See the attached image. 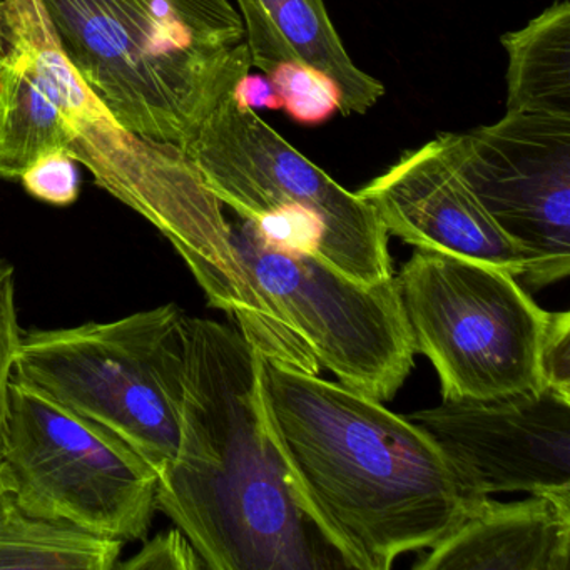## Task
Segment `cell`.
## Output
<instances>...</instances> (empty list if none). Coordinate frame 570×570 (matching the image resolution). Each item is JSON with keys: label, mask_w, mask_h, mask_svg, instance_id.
I'll use <instances>...</instances> for the list:
<instances>
[{"label": "cell", "mask_w": 570, "mask_h": 570, "mask_svg": "<svg viewBox=\"0 0 570 570\" xmlns=\"http://www.w3.org/2000/svg\"><path fill=\"white\" fill-rule=\"evenodd\" d=\"M66 58L122 128L183 146L252 71L228 0H41Z\"/></svg>", "instance_id": "3957f363"}, {"label": "cell", "mask_w": 570, "mask_h": 570, "mask_svg": "<svg viewBox=\"0 0 570 570\" xmlns=\"http://www.w3.org/2000/svg\"><path fill=\"white\" fill-rule=\"evenodd\" d=\"M389 235L430 252L489 263L522 276L525 255L507 238L446 156L439 138L406 151L356 191Z\"/></svg>", "instance_id": "7c38bea8"}, {"label": "cell", "mask_w": 570, "mask_h": 570, "mask_svg": "<svg viewBox=\"0 0 570 570\" xmlns=\"http://www.w3.org/2000/svg\"><path fill=\"white\" fill-rule=\"evenodd\" d=\"M570 493L520 502L487 499L415 570H569Z\"/></svg>", "instance_id": "4fadbf2b"}, {"label": "cell", "mask_w": 570, "mask_h": 570, "mask_svg": "<svg viewBox=\"0 0 570 570\" xmlns=\"http://www.w3.org/2000/svg\"><path fill=\"white\" fill-rule=\"evenodd\" d=\"M236 95H238L242 105L253 109V111H256V109H272V111L283 109L278 91H276L275 86L272 85V81L265 75L246 76L245 79L239 81Z\"/></svg>", "instance_id": "7402d4cb"}, {"label": "cell", "mask_w": 570, "mask_h": 570, "mask_svg": "<svg viewBox=\"0 0 570 570\" xmlns=\"http://www.w3.org/2000/svg\"><path fill=\"white\" fill-rule=\"evenodd\" d=\"M122 546L68 520L28 512L9 490L0 497V570H111Z\"/></svg>", "instance_id": "2e32d148"}, {"label": "cell", "mask_w": 570, "mask_h": 570, "mask_svg": "<svg viewBox=\"0 0 570 570\" xmlns=\"http://www.w3.org/2000/svg\"><path fill=\"white\" fill-rule=\"evenodd\" d=\"M0 460L9 492L28 512L122 542L151 529L156 470L125 440L18 376L9 383Z\"/></svg>", "instance_id": "52a82bcc"}, {"label": "cell", "mask_w": 570, "mask_h": 570, "mask_svg": "<svg viewBox=\"0 0 570 570\" xmlns=\"http://www.w3.org/2000/svg\"><path fill=\"white\" fill-rule=\"evenodd\" d=\"M186 315L176 303L22 336L14 376L125 440L156 473L178 446Z\"/></svg>", "instance_id": "5b68a950"}, {"label": "cell", "mask_w": 570, "mask_h": 570, "mask_svg": "<svg viewBox=\"0 0 570 570\" xmlns=\"http://www.w3.org/2000/svg\"><path fill=\"white\" fill-rule=\"evenodd\" d=\"M238 85L223 92L181 148L206 188L239 218L355 282L392 278L389 233L373 206L242 105Z\"/></svg>", "instance_id": "277c9868"}, {"label": "cell", "mask_w": 570, "mask_h": 570, "mask_svg": "<svg viewBox=\"0 0 570 570\" xmlns=\"http://www.w3.org/2000/svg\"><path fill=\"white\" fill-rule=\"evenodd\" d=\"M21 338L16 303V268L11 263L0 259V435L4 429L9 383L14 376Z\"/></svg>", "instance_id": "d6986e66"}, {"label": "cell", "mask_w": 570, "mask_h": 570, "mask_svg": "<svg viewBox=\"0 0 570 570\" xmlns=\"http://www.w3.org/2000/svg\"><path fill=\"white\" fill-rule=\"evenodd\" d=\"M483 495L570 493V399L550 389L489 400H443L406 415Z\"/></svg>", "instance_id": "30bf717a"}, {"label": "cell", "mask_w": 570, "mask_h": 570, "mask_svg": "<svg viewBox=\"0 0 570 570\" xmlns=\"http://www.w3.org/2000/svg\"><path fill=\"white\" fill-rule=\"evenodd\" d=\"M156 507L206 569L345 567L293 500L263 426L258 352L215 320L186 316L178 446L158 472Z\"/></svg>", "instance_id": "7a4b0ae2"}, {"label": "cell", "mask_w": 570, "mask_h": 570, "mask_svg": "<svg viewBox=\"0 0 570 570\" xmlns=\"http://www.w3.org/2000/svg\"><path fill=\"white\" fill-rule=\"evenodd\" d=\"M452 165L507 238L525 255L522 286L570 273V119L505 112L493 125L442 132Z\"/></svg>", "instance_id": "9c48e42d"}, {"label": "cell", "mask_w": 570, "mask_h": 570, "mask_svg": "<svg viewBox=\"0 0 570 570\" xmlns=\"http://www.w3.org/2000/svg\"><path fill=\"white\" fill-rule=\"evenodd\" d=\"M21 183L32 198L58 208L75 205L81 195L78 163L66 153H49L32 163Z\"/></svg>", "instance_id": "ac0fdd59"}, {"label": "cell", "mask_w": 570, "mask_h": 570, "mask_svg": "<svg viewBox=\"0 0 570 570\" xmlns=\"http://www.w3.org/2000/svg\"><path fill=\"white\" fill-rule=\"evenodd\" d=\"M259 409L303 515L346 569L435 547L490 497L406 416L258 353Z\"/></svg>", "instance_id": "6da1fadb"}, {"label": "cell", "mask_w": 570, "mask_h": 570, "mask_svg": "<svg viewBox=\"0 0 570 570\" xmlns=\"http://www.w3.org/2000/svg\"><path fill=\"white\" fill-rule=\"evenodd\" d=\"M232 239L256 292L320 366L363 395L393 399L416 353L396 276L363 285L249 219L232 225Z\"/></svg>", "instance_id": "ba28073f"}, {"label": "cell", "mask_w": 570, "mask_h": 570, "mask_svg": "<svg viewBox=\"0 0 570 570\" xmlns=\"http://www.w3.org/2000/svg\"><path fill=\"white\" fill-rule=\"evenodd\" d=\"M6 490H8V482H6L4 463L0 460V497L4 495Z\"/></svg>", "instance_id": "cb8c5ba5"}, {"label": "cell", "mask_w": 570, "mask_h": 570, "mask_svg": "<svg viewBox=\"0 0 570 570\" xmlns=\"http://www.w3.org/2000/svg\"><path fill=\"white\" fill-rule=\"evenodd\" d=\"M6 51L4 0H0V55Z\"/></svg>", "instance_id": "603a6c76"}, {"label": "cell", "mask_w": 570, "mask_h": 570, "mask_svg": "<svg viewBox=\"0 0 570 570\" xmlns=\"http://www.w3.org/2000/svg\"><path fill=\"white\" fill-rule=\"evenodd\" d=\"M266 78L278 91L283 109L299 125H322L338 111L335 86L312 69L283 65Z\"/></svg>", "instance_id": "e0dca14e"}, {"label": "cell", "mask_w": 570, "mask_h": 570, "mask_svg": "<svg viewBox=\"0 0 570 570\" xmlns=\"http://www.w3.org/2000/svg\"><path fill=\"white\" fill-rule=\"evenodd\" d=\"M505 112L570 119V2H553L523 28L502 36Z\"/></svg>", "instance_id": "9a60e30c"}, {"label": "cell", "mask_w": 570, "mask_h": 570, "mask_svg": "<svg viewBox=\"0 0 570 570\" xmlns=\"http://www.w3.org/2000/svg\"><path fill=\"white\" fill-rule=\"evenodd\" d=\"M415 352L439 373L443 400L546 389L540 370L550 312L489 263L416 248L396 276Z\"/></svg>", "instance_id": "8992f818"}, {"label": "cell", "mask_w": 570, "mask_h": 570, "mask_svg": "<svg viewBox=\"0 0 570 570\" xmlns=\"http://www.w3.org/2000/svg\"><path fill=\"white\" fill-rule=\"evenodd\" d=\"M252 69L268 76L298 65L325 76L338 92V111L366 115L385 96V86L350 58L325 0H236Z\"/></svg>", "instance_id": "5bb4252c"}, {"label": "cell", "mask_w": 570, "mask_h": 570, "mask_svg": "<svg viewBox=\"0 0 570 570\" xmlns=\"http://www.w3.org/2000/svg\"><path fill=\"white\" fill-rule=\"evenodd\" d=\"M125 570H198L206 569L199 553L179 529L159 533L145 543L136 556L116 563Z\"/></svg>", "instance_id": "ffe728a7"}, {"label": "cell", "mask_w": 570, "mask_h": 570, "mask_svg": "<svg viewBox=\"0 0 570 570\" xmlns=\"http://www.w3.org/2000/svg\"><path fill=\"white\" fill-rule=\"evenodd\" d=\"M540 370L546 389L570 399V315L567 312L550 313Z\"/></svg>", "instance_id": "44dd1931"}, {"label": "cell", "mask_w": 570, "mask_h": 570, "mask_svg": "<svg viewBox=\"0 0 570 570\" xmlns=\"http://www.w3.org/2000/svg\"><path fill=\"white\" fill-rule=\"evenodd\" d=\"M6 51L0 55V179L49 153H66L76 121L96 99L66 58L41 0H4Z\"/></svg>", "instance_id": "8fae6325"}]
</instances>
